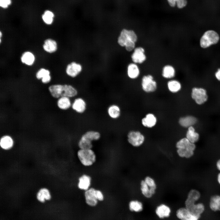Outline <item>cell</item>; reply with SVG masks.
Instances as JSON below:
<instances>
[{
	"mask_svg": "<svg viewBox=\"0 0 220 220\" xmlns=\"http://www.w3.org/2000/svg\"><path fill=\"white\" fill-rule=\"evenodd\" d=\"M51 95L55 98L67 97L70 98L76 96L78 94L77 89L73 86L69 84H54L48 88Z\"/></svg>",
	"mask_w": 220,
	"mask_h": 220,
	"instance_id": "obj_2",
	"label": "cell"
},
{
	"mask_svg": "<svg viewBox=\"0 0 220 220\" xmlns=\"http://www.w3.org/2000/svg\"><path fill=\"white\" fill-rule=\"evenodd\" d=\"M196 118L192 116H186L180 118L178 120L179 125L182 127L188 128L193 126L197 122Z\"/></svg>",
	"mask_w": 220,
	"mask_h": 220,
	"instance_id": "obj_24",
	"label": "cell"
},
{
	"mask_svg": "<svg viewBox=\"0 0 220 220\" xmlns=\"http://www.w3.org/2000/svg\"><path fill=\"white\" fill-rule=\"evenodd\" d=\"M77 156L80 163L85 166H91L96 161V154L92 149H80L77 152Z\"/></svg>",
	"mask_w": 220,
	"mask_h": 220,
	"instance_id": "obj_4",
	"label": "cell"
},
{
	"mask_svg": "<svg viewBox=\"0 0 220 220\" xmlns=\"http://www.w3.org/2000/svg\"><path fill=\"white\" fill-rule=\"evenodd\" d=\"M196 148L195 143L191 142L187 148L183 149H177L176 152L179 157L188 159L193 156Z\"/></svg>",
	"mask_w": 220,
	"mask_h": 220,
	"instance_id": "obj_19",
	"label": "cell"
},
{
	"mask_svg": "<svg viewBox=\"0 0 220 220\" xmlns=\"http://www.w3.org/2000/svg\"><path fill=\"white\" fill-rule=\"evenodd\" d=\"M216 166L217 169L220 171V159L217 161L216 163Z\"/></svg>",
	"mask_w": 220,
	"mask_h": 220,
	"instance_id": "obj_43",
	"label": "cell"
},
{
	"mask_svg": "<svg viewBox=\"0 0 220 220\" xmlns=\"http://www.w3.org/2000/svg\"><path fill=\"white\" fill-rule=\"evenodd\" d=\"M57 105L58 108L60 109L66 110L71 107L72 103L70 98L64 96L58 98Z\"/></svg>",
	"mask_w": 220,
	"mask_h": 220,
	"instance_id": "obj_28",
	"label": "cell"
},
{
	"mask_svg": "<svg viewBox=\"0 0 220 220\" xmlns=\"http://www.w3.org/2000/svg\"><path fill=\"white\" fill-rule=\"evenodd\" d=\"M191 143L186 137L183 138L177 142L176 147L177 149H185L189 147Z\"/></svg>",
	"mask_w": 220,
	"mask_h": 220,
	"instance_id": "obj_37",
	"label": "cell"
},
{
	"mask_svg": "<svg viewBox=\"0 0 220 220\" xmlns=\"http://www.w3.org/2000/svg\"><path fill=\"white\" fill-rule=\"evenodd\" d=\"M210 209L214 212L220 211V195H215L211 196L209 201Z\"/></svg>",
	"mask_w": 220,
	"mask_h": 220,
	"instance_id": "obj_29",
	"label": "cell"
},
{
	"mask_svg": "<svg viewBox=\"0 0 220 220\" xmlns=\"http://www.w3.org/2000/svg\"><path fill=\"white\" fill-rule=\"evenodd\" d=\"M83 134L92 141H98L101 137V134L98 131L94 130L87 131Z\"/></svg>",
	"mask_w": 220,
	"mask_h": 220,
	"instance_id": "obj_36",
	"label": "cell"
},
{
	"mask_svg": "<svg viewBox=\"0 0 220 220\" xmlns=\"http://www.w3.org/2000/svg\"><path fill=\"white\" fill-rule=\"evenodd\" d=\"M91 177L86 174H83L79 178L78 187L79 189L85 191L90 188L91 184Z\"/></svg>",
	"mask_w": 220,
	"mask_h": 220,
	"instance_id": "obj_23",
	"label": "cell"
},
{
	"mask_svg": "<svg viewBox=\"0 0 220 220\" xmlns=\"http://www.w3.org/2000/svg\"><path fill=\"white\" fill-rule=\"evenodd\" d=\"M140 185L141 194L145 198L148 199H151L155 194L156 191L151 189L144 179L141 181Z\"/></svg>",
	"mask_w": 220,
	"mask_h": 220,
	"instance_id": "obj_17",
	"label": "cell"
},
{
	"mask_svg": "<svg viewBox=\"0 0 220 220\" xmlns=\"http://www.w3.org/2000/svg\"><path fill=\"white\" fill-rule=\"evenodd\" d=\"M42 47L46 52L50 53H53L57 50V43L55 40L48 38L44 42Z\"/></svg>",
	"mask_w": 220,
	"mask_h": 220,
	"instance_id": "obj_21",
	"label": "cell"
},
{
	"mask_svg": "<svg viewBox=\"0 0 220 220\" xmlns=\"http://www.w3.org/2000/svg\"><path fill=\"white\" fill-rule=\"evenodd\" d=\"M173 213V208L166 203H159L154 208V214L156 218L160 220L169 219Z\"/></svg>",
	"mask_w": 220,
	"mask_h": 220,
	"instance_id": "obj_5",
	"label": "cell"
},
{
	"mask_svg": "<svg viewBox=\"0 0 220 220\" xmlns=\"http://www.w3.org/2000/svg\"><path fill=\"white\" fill-rule=\"evenodd\" d=\"M37 200L41 203L44 202L46 200H49L51 196L49 190L46 188L41 189L37 194Z\"/></svg>",
	"mask_w": 220,
	"mask_h": 220,
	"instance_id": "obj_32",
	"label": "cell"
},
{
	"mask_svg": "<svg viewBox=\"0 0 220 220\" xmlns=\"http://www.w3.org/2000/svg\"><path fill=\"white\" fill-rule=\"evenodd\" d=\"M84 196L86 204L91 207L95 206L97 204L98 200L96 194V189L90 188L85 191Z\"/></svg>",
	"mask_w": 220,
	"mask_h": 220,
	"instance_id": "obj_14",
	"label": "cell"
},
{
	"mask_svg": "<svg viewBox=\"0 0 220 220\" xmlns=\"http://www.w3.org/2000/svg\"><path fill=\"white\" fill-rule=\"evenodd\" d=\"M145 140L144 135L139 131L131 130L127 134L128 142L135 147H138L141 146L144 143Z\"/></svg>",
	"mask_w": 220,
	"mask_h": 220,
	"instance_id": "obj_7",
	"label": "cell"
},
{
	"mask_svg": "<svg viewBox=\"0 0 220 220\" xmlns=\"http://www.w3.org/2000/svg\"><path fill=\"white\" fill-rule=\"evenodd\" d=\"M130 58L132 62L138 65L144 63L147 59L145 48L141 46H136L132 52Z\"/></svg>",
	"mask_w": 220,
	"mask_h": 220,
	"instance_id": "obj_10",
	"label": "cell"
},
{
	"mask_svg": "<svg viewBox=\"0 0 220 220\" xmlns=\"http://www.w3.org/2000/svg\"><path fill=\"white\" fill-rule=\"evenodd\" d=\"M184 206L191 213L196 215L201 216L204 212L205 207L201 203L196 204L188 201H185Z\"/></svg>",
	"mask_w": 220,
	"mask_h": 220,
	"instance_id": "obj_12",
	"label": "cell"
},
{
	"mask_svg": "<svg viewBox=\"0 0 220 220\" xmlns=\"http://www.w3.org/2000/svg\"><path fill=\"white\" fill-rule=\"evenodd\" d=\"M144 180L147 185H148L152 189L156 191L157 185L154 179L150 176H146L144 179Z\"/></svg>",
	"mask_w": 220,
	"mask_h": 220,
	"instance_id": "obj_39",
	"label": "cell"
},
{
	"mask_svg": "<svg viewBox=\"0 0 220 220\" xmlns=\"http://www.w3.org/2000/svg\"><path fill=\"white\" fill-rule=\"evenodd\" d=\"M217 181L218 183L220 185V173H218L217 175Z\"/></svg>",
	"mask_w": 220,
	"mask_h": 220,
	"instance_id": "obj_44",
	"label": "cell"
},
{
	"mask_svg": "<svg viewBox=\"0 0 220 220\" xmlns=\"http://www.w3.org/2000/svg\"><path fill=\"white\" fill-rule=\"evenodd\" d=\"M20 60L23 64L28 66H31L35 62V57L32 52L29 51H26L22 54Z\"/></svg>",
	"mask_w": 220,
	"mask_h": 220,
	"instance_id": "obj_25",
	"label": "cell"
},
{
	"mask_svg": "<svg viewBox=\"0 0 220 220\" xmlns=\"http://www.w3.org/2000/svg\"><path fill=\"white\" fill-rule=\"evenodd\" d=\"M167 86L168 90L170 92L176 93L181 90L182 85L179 80L173 79L169 80L167 82Z\"/></svg>",
	"mask_w": 220,
	"mask_h": 220,
	"instance_id": "obj_27",
	"label": "cell"
},
{
	"mask_svg": "<svg viewBox=\"0 0 220 220\" xmlns=\"http://www.w3.org/2000/svg\"><path fill=\"white\" fill-rule=\"evenodd\" d=\"M1 147L4 149H8L11 148L13 145L12 138L9 136L5 135L0 140Z\"/></svg>",
	"mask_w": 220,
	"mask_h": 220,
	"instance_id": "obj_33",
	"label": "cell"
},
{
	"mask_svg": "<svg viewBox=\"0 0 220 220\" xmlns=\"http://www.w3.org/2000/svg\"><path fill=\"white\" fill-rule=\"evenodd\" d=\"M107 112L110 118L115 119H118L120 116L121 110L120 107L118 105L113 104L108 106Z\"/></svg>",
	"mask_w": 220,
	"mask_h": 220,
	"instance_id": "obj_26",
	"label": "cell"
},
{
	"mask_svg": "<svg viewBox=\"0 0 220 220\" xmlns=\"http://www.w3.org/2000/svg\"><path fill=\"white\" fill-rule=\"evenodd\" d=\"M138 37L136 32L132 29L123 28L120 31L117 39L118 44L124 48L128 52H132L136 47Z\"/></svg>",
	"mask_w": 220,
	"mask_h": 220,
	"instance_id": "obj_1",
	"label": "cell"
},
{
	"mask_svg": "<svg viewBox=\"0 0 220 220\" xmlns=\"http://www.w3.org/2000/svg\"><path fill=\"white\" fill-rule=\"evenodd\" d=\"M92 141L83 134L79 141L78 145L80 149H92L93 147Z\"/></svg>",
	"mask_w": 220,
	"mask_h": 220,
	"instance_id": "obj_31",
	"label": "cell"
},
{
	"mask_svg": "<svg viewBox=\"0 0 220 220\" xmlns=\"http://www.w3.org/2000/svg\"><path fill=\"white\" fill-rule=\"evenodd\" d=\"M11 3V0H0V6L4 8L8 7Z\"/></svg>",
	"mask_w": 220,
	"mask_h": 220,
	"instance_id": "obj_40",
	"label": "cell"
},
{
	"mask_svg": "<svg viewBox=\"0 0 220 220\" xmlns=\"http://www.w3.org/2000/svg\"><path fill=\"white\" fill-rule=\"evenodd\" d=\"M157 118L155 115L152 113H148L141 119V123L144 127L152 128L156 125Z\"/></svg>",
	"mask_w": 220,
	"mask_h": 220,
	"instance_id": "obj_20",
	"label": "cell"
},
{
	"mask_svg": "<svg viewBox=\"0 0 220 220\" xmlns=\"http://www.w3.org/2000/svg\"><path fill=\"white\" fill-rule=\"evenodd\" d=\"M186 138L191 142L195 143L199 140L200 135L193 126L188 128L186 134Z\"/></svg>",
	"mask_w": 220,
	"mask_h": 220,
	"instance_id": "obj_30",
	"label": "cell"
},
{
	"mask_svg": "<svg viewBox=\"0 0 220 220\" xmlns=\"http://www.w3.org/2000/svg\"><path fill=\"white\" fill-rule=\"evenodd\" d=\"M71 108L75 112L79 114H82L86 110V103L83 98L81 97H77L72 103Z\"/></svg>",
	"mask_w": 220,
	"mask_h": 220,
	"instance_id": "obj_15",
	"label": "cell"
},
{
	"mask_svg": "<svg viewBox=\"0 0 220 220\" xmlns=\"http://www.w3.org/2000/svg\"><path fill=\"white\" fill-rule=\"evenodd\" d=\"M141 85L142 90L147 93L155 92L157 87V84L153 76L150 74L144 75L141 79Z\"/></svg>",
	"mask_w": 220,
	"mask_h": 220,
	"instance_id": "obj_6",
	"label": "cell"
},
{
	"mask_svg": "<svg viewBox=\"0 0 220 220\" xmlns=\"http://www.w3.org/2000/svg\"><path fill=\"white\" fill-rule=\"evenodd\" d=\"M96 194L98 201H102L104 199V196L102 192L100 190L96 189Z\"/></svg>",
	"mask_w": 220,
	"mask_h": 220,
	"instance_id": "obj_41",
	"label": "cell"
},
{
	"mask_svg": "<svg viewBox=\"0 0 220 220\" xmlns=\"http://www.w3.org/2000/svg\"><path fill=\"white\" fill-rule=\"evenodd\" d=\"M82 69V66L81 64L75 61H72L67 65L65 72L68 76L74 78L80 73Z\"/></svg>",
	"mask_w": 220,
	"mask_h": 220,
	"instance_id": "obj_11",
	"label": "cell"
},
{
	"mask_svg": "<svg viewBox=\"0 0 220 220\" xmlns=\"http://www.w3.org/2000/svg\"><path fill=\"white\" fill-rule=\"evenodd\" d=\"M54 17V14L50 10H46L45 11L42 16L43 21L47 25H50L52 24Z\"/></svg>",
	"mask_w": 220,
	"mask_h": 220,
	"instance_id": "obj_35",
	"label": "cell"
},
{
	"mask_svg": "<svg viewBox=\"0 0 220 220\" xmlns=\"http://www.w3.org/2000/svg\"><path fill=\"white\" fill-rule=\"evenodd\" d=\"M127 73L128 77L130 79H137L141 74L138 64L132 62L129 63L127 66Z\"/></svg>",
	"mask_w": 220,
	"mask_h": 220,
	"instance_id": "obj_16",
	"label": "cell"
},
{
	"mask_svg": "<svg viewBox=\"0 0 220 220\" xmlns=\"http://www.w3.org/2000/svg\"><path fill=\"white\" fill-rule=\"evenodd\" d=\"M174 214L178 220H199L201 217L193 214L185 206L177 208Z\"/></svg>",
	"mask_w": 220,
	"mask_h": 220,
	"instance_id": "obj_8",
	"label": "cell"
},
{
	"mask_svg": "<svg viewBox=\"0 0 220 220\" xmlns=\"http://www.w3.org/2000/svg\"><path fill=\"white\" fill-rule=\"evenodd\" d=\"M192 98L198 105H201L206 102L208 96L206 90L203 88L194 87L192 90Z\"/></svg>",
	"mask_w": 220,
	"mask_h": 220,
	"instance_id": "obj_9",
	"label": "cell"
},
{
	"mask_svg": "<svg viewBox=\"0 0 220 220\" xmlns=\"http://www.w3.org/2000/svg\"><path fill=\"white\" fill-rule=\"evenodd\" d=\"M176 72L175 68L173 65L166 64L162 68L161 75L164 78L170 80L175 77Z\"/></svg>",
	"mask_w": 220,
	"mask_h": 220,
	"instance_id": "obj_18",
	"label": "cell"
},
{
	"mask_svg": "<svg viewBox=\"0 0 220 220\" xmlns=\"http://www.w3.org/2000/svg\"><path fill=\"white\" fill-rule=\"evenodd\" d=\"M220 40L219 34L213 30H208L201 35L199 41L201 48L206 49L218 43Z\"/></svg>",
	"mask_w": 220,
	"mask_h": 220,
	"instance_id": "obj_3",
	"label": "cell"
},
{
	"mask_svg": "<svg viewBox=\"0 0 220 220\" xmlns=\"http://www.w3.org/2000/svg\"><path fill=\"white\" fill-rule=\"evenodd\" d=\"M50 71L46 68H42L39 69L36 73V78L41 79L43 83L46 84L49 82L51 80V77Z\"/></svg>",
	"mask_w": 220,
	"mask_h": 220,
	"instance_id": "obj_22",
	"label": "cell"
},
{
	"mask_svg": "<svg viewBox=\"0 0 220 220\" xmlns=\"http://www.w3.org/2000/svg\"><path fill=\"white\" fill-rule=\"evenodd\" d=\"M201 194L200 192L196 189H192L188 192L186 199L192 202H196L200 198Z\"/></svg>",
	"mask_w": 220,
	"mask_h": 220,
	"instance_id": "obj_34",
	"label": "cell"
},
{
	"mask_svg": "<svg viewBox=\"0 0 220 220\" xmlns=\"http://www.w3.org/2000/svg\"><path fill=\"white\" fill-rule=\"evenodd\" d=\"M128 208L131 213L139 214L144 211L145 208L144 204L141 201L134 199L130 201L128 204Z\"/></svg>",
	"mask_w": 220,
	"mask_h": 220,
	"instance_id": "obj_13",
	"label": "cell"
},
{
	"mask_svg": "<svg viewBox=\"0 0 220 220\" xmlns=\"http://www.w3.org/2000/svg\"><path fill=\"white\" fill-rule=\"evenodd\" d=\"M169 5L174 7L176 5L179 9L185 7L187 4V0H167Z\"/></svg>",
	"mask_w": 220,
	"mask_h": 220,
	"instance_id": "obj_38",
	"label": "cell"
},
{
	"mask_svg": "<svg viewBox=\"0 0 220 220\" xmlns=\"http://www.w3.org/2000/svg\"><path fill=\"white\" fill-rule=\"evenodd\" d=\"M216 79L220 81V68H218L215 73Z\"/></svg>",
	"mask_w": 220,
	"mask_h": 220,
	"instance_id": "obj_42",
	"label": "cell"
}]
</instances>
